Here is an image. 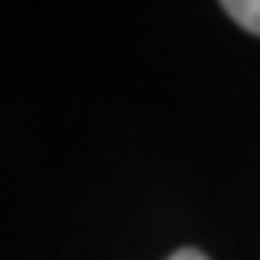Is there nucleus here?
I'll return each instance as SVG.
<instances>
[{
	"label": "nucleus",
	"mask_w": 260,
	"mask_h": 260,
	"mask_svg": "<svg viewBox=\"0 0 260 260\" xmlns=\"http://www.w3.org/2000/svg\"><path fill=\"white\" fill-rule=\"evenodd\" d=\"M222 13H226L232 22H238L245 31L260 35V0H226Z\"/></svg>",
	"instance_id": "f257e3e1"
},
{
	"label": "nucleus",
	"mask_w": 260,
	"mask_h": 260,
	"mask_svg": "<svg viewBox=\"0 0 260 260\" xmlns=\"http://www.w3.org/2000/svg\"><path fill=\"white\" fill-rule=\"evenodd\" d=\"M166 260H210L204 251H198V248H179L176 254H170Z\"/></svg>",
	"instance_id": "f03ea898"
}]
</instances>
